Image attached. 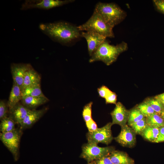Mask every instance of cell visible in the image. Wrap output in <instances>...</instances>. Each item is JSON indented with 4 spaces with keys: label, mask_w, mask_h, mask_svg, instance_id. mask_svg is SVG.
I'll return each instance as SVG.
<instances>
[{
    "label": "cell",
    "mask_w": 164,
    "mask_h": 164,
    "mask_svg": "<svg viewBox=\"0 0 164 164\" xmlns=\"http://www.w3.org/2000/svg\"><path fill=\"white\" fill-rule=\"evenodd\" d=\"M106 104H116L117 96L116 94L111 91L107 95L105 98Z\"/></svg>",
    "instance_id": "f546056e"
},
{
    "label": "cell",
    "mask_w": 164,
    "mask_h": 164,
    "mask_svg": "<svg viewBox=\"0 0 164 164\" xmlns=\"http://www.w3.org/2000/svg\"><path fill=\"white\" fill-rule=\"evenodd\" d=\"M77 28L80 31L94 32L106 38L114 37L113 28L94 10L90 19L85 23L77 26Z\"/></svg>",
    "instance_id": "277c9868"
},
{
    "label": "cell",
    "mask_w": 164,
    "mask_h": 164,
    "mask_svg": "<svg viewBox=\"0 0 164 164\" xmlns=\"http://www.w3.org/2000/svg\"><path fill=\"white\" fill-rule=\"evenodd\" d=\"M80 157L89 163L107 155L115 150L113 146L100 147L97 144L88 142L82 147Z\"/></svg>",
    "instance_id": "8992f818"
},
{
    "label": "cell",
    "mask_w": 164,
    "mask_h": 164,
    "mask_svg": "<svg viewBox=\"0 0 164 164\" xmlns=\"http://www.w3.org/2000/svg\"><path fill=\"white\" fill-rule=\"evenodd\" d=\"M145 118L140 111L137 107L129 111L128 125L130 126Z\"/></svg>",
    "instance_id": "603a6c76"
},
{
    "label": "cell",
    "mask_w": 164,
    "mask_h": 164,
    "mask_svg": "<svg viewBox=\"0 0 164 164\" xmlns=\"http://www.w3.org/2000/svg\"><path fill=\"white\" fill-rule=\"evenodd\" d=\"M31 66L29 63H13L11 65V70L13 83L19 86L21 89L22 86L25 73Z\"/></svg>",
    "instance_id": "7c38bea8"
},
{
    "label": "cell",
    "mask_w": 164,
    "mask_h": 164,
    "mask_svg": "<svg viewBox=\"0 0 164 164\" xmlns=\"http://www.w3.org/2000/svg\"><path fill=\"white\" fill-rule=\"evenodd\" d=\"M94 10L113 28L123 21L127 16L126 12L114 3L98 2Z\"/></svg>",
    "instance_id": "3957f363"
},
{
    "label": "cell",
    "mask_w": 164,
    "mask_h": 164,
    "mask_svg": "<svg viewBox=\"0 0 164 164\" xmlns=\"http://www.w3.org/2000/svg\"><path fill=\"white\" fill-rule=\"evenodd\" d=\"M111 91L107 87L104 85H103L97 89V92L99 96L104 98Z\"/></svg>",
    "instance_id": "4dcf8cb0"
},
{
    "label": "cell",
    "mask_w": 164,
    "mask_h": 164,
    "mask_svg": "<svg viewBox=\"0 0 164 164\" xmlns=\"http://www.w3.org/2000/svg\"><path fill=\"white\" fill-rule=\"evenodd\" d=\"M39 28L52 40L64 45L69 44L81 37L77 26L67 22L42 23Z\"/></svg>",
    "instance_id": "6da1fadb"
},
{
    "label": "cell",
    "mask_w": 164,
    "mask_h": 164,
    "mask_svg": "<svg viewBox=\"0 0 164 164\" xmlns=\"http://www.w3.org/2000/svg\"><path fill=\"white\" fill-rule=\"evenodd\" d=\"M159 135L155 143L164 142V126L159 128Z\"/></svg>",
    "instance_id": "836d02e7"
},
{
    "label": "cell",
    "mask_w": 164,
    "mask_h": 164,
    "mask_svg": "<svg viewBox=\"0 0 164 164\" xmlns=\"http://www.w3.org/2000/svg\"><path fill=\"white\" fill-rule=\"evenodd\" d=\"M41 77L31 66L26 71L21 89L22 91L25 88L36 84H40Z\"/></svg>",
    "instance_id": "e0dca14e"
},
{
    "label": "cell",
    "mask_w": 164,
    "mask_h": 164,
    "mask_svg": "<svg viewBox=\"0 0 164 164\" xmlns=\"http://www.w3.org/2000/svg\"><path fill=\"white\" fill-rule=\"evenodd\" d=\"M152 2L155 9L164 15V0H153Z\"/></svg>",
    "instance_id": "f1b7e54d"
},
{
    "label": "cell",
    "mask_w": 164,
    "mask_h": 164,
    "mask_svg": "<svg viewBox=\"0 0 164 164\" xmlns=\"http://www.w3.org/2000/svg\"><path fill=\"white\" fill-rule=\"evenodd\" d=\"M159 133V128L148 126L141 135L145 139L150 142H155Z\"/></svg>",
    "instance_id": "ffe728a7"
},
{
    "label": "cell",
    "mask_w": 164,
    "mask_h": 164,
    "mask_svg": "<svg viewBox=\"0 0 164 164\" xmlns=\"http://www.w3.org/2000/svg\"><path fill=\"white\" fill-rule=\"evenodd\" d=\"M145 118L149 126L157 128L164 126V120L155 112Z\"/></svg>",
    "instance_id": "7402d4cb"
},
{
    "label": "cell",
    "mask_w": 164,
    "mask_h": 164,
    "mask_svg": "<svg viewBox=\"0 0 164 164\" xmlns=\"http://www.w3.org/2000/svg\"><path fill=\"white\" fill-rule=\"evenodd\" d=\"M47 110V108H45L39 110H31L19 125V128L22 130L31 128L43 116Z\"/></svg>",
    "instance_id": "4fadbf2b"
},
{
    "label": "cell",
    "mask_w": 164,
    "mask_h": 164,
    "mask_svg": "<svg viewBox=\"0 0 164 164\" xmlns=\"http://www.w3.org/2000/svg\"><path fill=\"white\" fill-rule=\"evenodd\" d=\"M22 130L20 128L7 133L0 134V139L13 155L15 161L19 157V149Z\"/></svg>",
    "instance_id": "5b68a950"
},
{
    "label": "cell",
    "mask_w": 164,
    "mask_h": 164,
    "mask_svg": "<svg viewBox=\"0 0 164 164\" xmlns=\"http://www.w3.org/2000/svg\"><path fill=\"white\" fill-rule=\"evenodd\" d=\"M49 100L46 97L23 96L21 103L31 110L36 109L39 106L47 102Z\"/></svg>",
    "instance_id": "9a60e30c"
},
{
    "label": "cell",
    "mask_w": 164,
    "mask_h": 164,
    "mask_svg": "<svg viewBox=\"0 0 164 164\" xmlns=\"http://www.w3.org/2000/svg\"><path fill=\"white\" fill-rule=\"evenodd\" d=\"M92 102L86 104L84 107L82 112V116L85 122L90 121L92 118Z\"/></svg>",
    "instance_id": "4316f807"
},
{
    "label": "cell",
    "mask_w": 164,
    "mask_h": 164,
    "mask_svg": "<svg viewBox=\"0 0 164 164\" xmlns=\"http://www.w3.org/2000/svg\"><path fill=\"white\" fill-rule=\"evenodd\" d=\"M112 125L111 122H109L94 131L88 132L86 134L88 142L97 144L102 143L107 145L110 144L113 138L111 131Z\"/></svg>",
    "instance_id": "52a82bcc"
},
{
    "label": "cell",
    "mask_w": 164,
    "mask_h": 164,
    "mask_svg": "<svg viewBox=\"0 0 164 164\" xmlns=\"http://www.w3.org/2000/svg\"><path fill=\"white\" fill-rule=\"evenodd\" d=\"M0 131L1 133H5L11 132L14 129L16 124L14 120L10 116L1 120Z\"/></svg>",
    "instance_id": "44dd1931"
},
{
    "label": "cell",
    "mask_w": 164,
    "mask_h": 164,
    "mask_svg": "<svg viewBox=\"0 0 164 164\" xmlns=\"http://www.w3.org/2000/svg\"><path fill=\"white\" fill-rule=\"evenodd\" d=\"M87 164H96L94 161L89 162Z\"/></svg>",
    "instance_id": "8d00e7d4"
},
{
    "label": "cell",
    "mask_w": 164,
    "mask_h": 164,
    "mask_svg": "<svg viewBox=\"0 0 164 164\" xmlns=\"http://www.w3.org/2000/svg\"><path fill=\"white\" fill-rule=\"evenodd\" d=\"M154 97L158 99L164 106V93L158 95Z\"/></svg>",
    "instance_id": "e575fe53"
},
{
    "label": "cell",
    "mask_w": 164,
    "mask_h": 164,
    "mask_svg": "<svg viewBox=\"0 0 164 164\" xmlns=\"http://www.w3.org/2000/svg\"><path fill=\"white\" fill-rule=\"evenodd\" d=\"M141 112L145 118H146L155 112L148 104L144 101L136 107Z\"/></svg>",
    "instance_id": "484cf974"
},
{
    "label": "cell",
    "mask_w": 164,
    "mask_h": 164,
    "mask_svg": "<svg viewBox=\"0 0 164 164\" xmlns=\"http://www.w3.org/2000/svg\"><path fill=\"white\" fill-rule=\"evenodd\" d=\"M40 84H36L25 88L22 91V96L46 97L41 90Z\"/></svg>",
    "instance_id": "d6986e66"
},
{
    "label": "cell",
    "mask_w": 164,
    "mask_h": 164,
    "mask_svg": "<svg viewBox=\"0 0 164 164\" xmlns=\"http://www.w3.org/2000/svg\"><path fill=\"white\" fill-rule=\"evenodd\" d=\"M30 110L19 102L9 110V116L20 125Z\"/></svg>",
    "instance_id": "5bb4252c"
},
{
    "label": "cell",
    "mask_w": 164,
    "mask_h": 164,
    "mask_svg": "<svg viewBox=\"0 0 164 164\" xmlns=\"http://www.w3.org/2000/svg\"><path fill=\"white\" fill-rule=\"evenodd\" d=\"M121 127L120 133L114 139L123 147H133L136 143V133L127 124Z\"/></svg>",
    "instance_id": "9c48e42d"
},
{
    "label": "cell",
    "mask_w": 164,
    "mask_h": 164,
    "mask_svg": "<svg viewBox=\"0 0 164 164\" xmlns=\"http://www.w3.org/2000/svg\"><path fill=\"white\" fill-rule=\"evenodd\" d=\"M148 126L146 118H145L129 126L132 129L136 134L141 135Z\"/></svg>",
    "instance_id": "d4e9b609"
},
{
    "label": "cell",
    "mask_w": 164,
    "mask_h": 164,
    "mask_svg": "<svg viewBox=\"0 0 164 164\" xmlns=\"http://www.w3.org/2000/svg\"><path fill=\"white\" fill-rule=\"evenodd\" d=\"M160 115L164 120V109L161 113Z\"/></svg>",
    "instance_id": "d590c367"
},
{
    "label": "cell",
    "mask_w": 164,
    "mask_h": 164,
    "mask_svg": "<svg viewBox=\"0 0 164 164\" xmlns=\"http://www.w3.org/2000/svg\"><path fill=\"white\" fill-rule=\"evenodd\" d=\"M128 48V45L125 42L113 45L110 44L106 39L91 56L89 62L101 61L107 65H110L116 61L120 54Z\"/></svg>",
    "instance_id": "7a4b0ae2"
},
{
    "label": "cell",
    "mask_w": 164,
    "mask_h": 164,
    "mask_svg": "<svg viewBox=\"0 0 164 164\" xmlns=\"http://www.w3.org/2000/svg\"><path fill=\"white\" fill-rule=\"evenodd\" d=\"M115 105L114 109L111 113V123L112 125L117 124L122 127L127 124L129 111L120 102H117Z\"/></svg>",
    "instance_id": "8fae6325"
},
{
    "label": "cell",
    "mask_w": 164,
    "mask_h": 164,
    "mask_svg": "<svg viewBox=\"0 0 164 164\" xmlns=\"http://www.w3.org/2000/svg\"><path fill=\"white\" fill-rule=\"evenodd\" d=\"M22 95L20 87L13 83L9 100L7 102L9 110L11 109L22 100Z\"/></svg>",
    "instance_id": "ac0fdd59"
},
{
    "label": "cell",
    "mask_w": 164,
    "mask_h": 164,
    "mask_svg": "<svg viewBox=\"0 0 164 164\" xmlns=\"http://www.w3.org/2000/svg\"><path fill=\"white\" fill-rule=\"evenodd\" d=\"M72 0H26L22 4L21 9H49L71 3Z\"/></svg>",
    "instance_id": "ba28073f"
},
{
    "label": "cell",
    "mask_w": 164,
    "mask_h": 164,
    "mask_svg": "<svg viewBox=\"0 0 164 164\" xmlns=\"http://www.w3.org/2000/svg\"><path fill=\"white\" fill-rule=\"evenodd\" d=\"M113 164H135V161L125 152L114 150L109 154Z\"/></svg>",
    "instance_id": "2e32d148"
},
{
    "label": "cell",
    "mask_w": 164,
    "mask_h": 164,
    "mask_svg": "<svg viewBox=\"0 0 164 164\" xmlns=\"http://www.w3.org/2000/svg\"><path fill=\"white\" fill-rule=\"evenodd\" d=\"M85 123L89 132L94 131L97 128L96 123L92 119Z\"/></svg>",
    "instance_id": "d6a6232c"
},
{
    "label": "cell",
    "mask_w": 164,
    "mask_h": 164,
    "mask_svg": "<svg viewBox=\"0 0 164 164\" xmlns=\"http://www.w3.org/2000/svg\"><path fill=\"white\" fill-rule=\"evenodd\" d=\"M81 36L84 38L87 42L88 52L90 56L106 38L98 34L89 31L81 32Z\"/></svg>",
    "instance_id": "30bf717a"
},
{
    "label": "cell",
    "mask_w": 164,
    "mask_h": 164,
    "mask_svg": "<svg viewBox=\"0 0 164 164\" xmlns=\"http://www.w3.org/2000/svg\"><path fill=\"white\" fill-rule=\"evenodd\" d=\"M144 102L149 105L155 113L160 115L164 109L163 105L155 97L148 98Z\"/></svg>",
    "instance_id": "cb8c5ba5"
},
{
    "label": "cell",
    "mask_w": 164,
    "mask_h": 164,
    "mask_svg": "<svg viewBox=\"0 0 164 164\" xmlns=\"http://www.w3.org/2000/svg\"><path fill=\"white\" fill-rule=\"evenodd\" d=\"M9 110L7 103L3 100H0V120L8 116Z\"/></svg>",
    "instance_id": "83f0119b"
},
{
    "label": "cell",
    "mask_w": 164,
    "mask_h": 164,
    "mask_svg": "<svg viewBox=\"0 0 164 164\" xmlns=\"http://www.w3.org/2000/svg\"><path fill=\"white\" fill-rule=\"evenodd\" d=\"M109 154L94 161L96 164H113L110 159Z\"/></svg>",
    "instance_id": "1f68e13d"
}]
</instances>
